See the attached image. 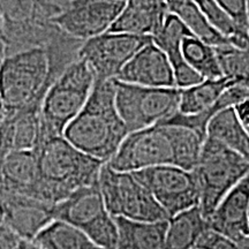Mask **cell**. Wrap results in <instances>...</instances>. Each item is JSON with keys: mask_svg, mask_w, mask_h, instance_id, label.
Wrapping results in <instances>:
<instances>
[{"mask_svg": "<svg viewBox=\"0 0 249 249\" xmlns=\"http://www.w3.org/2000/svg\"><path fill=\"white\" fill-rule=\"evenodd\" d=\"M247 18H248V29H249V0H247Z\"/></svg>", "mask_w": 249, "mask_h": 249, "instance_id": "cell-37", "label": "cell"}, {"mask_svg": "<svg viewBox=\"0 0 249 249\" xmlns=\"http://www.w3.org/2000/svg\"><path fill=\"white\" fill-rule=\"evenodd\" d=\"M82 43L61 35L46 45L8 54L0 67V97L7 111L42 105L50 86L79 59Z\"/></svg>", "mask_w": 249, "mask_h": 249, "instance_id": "cell-1", "label": "cell"}, {"mask_svg": "<svg viewBox=\"0 0 249 249\" xmlns=\"http://www.w3.org/2000/svg\"><path fill=\"white\" fill-rule=\"evenodd\" d=\"M240 246L242 247V249H249V234L246 236L244 240H242Z\"/></svg>", "mask_w": 249, "mask_h": 249, "instance_id": "cell-35", "label": "cell"}, {"mask_svg": "<svg viewBox=\"0 0 249 249\" xmlns=\"http://www.w3.org/2000/svg\"><path fill=\"white\" fill-rule=\"evenodd\" d=\"M124 4L118 0H70L51 22L64 35L85 42L110 30Z\"/></svg>", "mask_w": 249, "mask_h": 249, "instance_id": "cell-13", "label": "cell"}, {"mask_svg": "<svg viewBox=\"0 0 249 249\" xmlns=\"http://www.w3.org/2000/svg\"><path fill=\"white\" fill-rule=\"evenodd\" d=\"M40 200L53 205L86 186L98 183L104 161L92 157L64 135L42 138L35 149Z\"/></svg>", "mask_w": 249, "mask_h": 249, "instance_id": "cell-3", "label": "cell"}, {"mask_svg": "<svg viewBox=\"0 0 249 249\" xmlns=\"http://www.w3.org/2000/svg\"><path fill=\"white\" fill-rule=\"evenodd\" d=\"M209 223L198 205L174 214L167 220L165 249H195Z\"/></svg>", "mask_w": 249, "mask_h": 249, "instance_id": "cell-21", "label": "cell"}, {"mask_svg": "<svg viewBox=\"0 0 249 249\" xmlns=\"http://www.w3.org/2000/svg\"><path fill=\"white\" fill-rule=\"evenodd\" d=\"M195 249H242L239 242L229 236L208 229L201 235Z\"/></svg>", "mask_w": 249, "mask_h": 249, "instance_id": "cell-29", "label": "cell"}, {"mask_svg": "<svg viewBox=\"0 0 249 249\" xmlns=\"http://www.w3.org/2000/svg\"><path fill=\"white\" fill-rule=\"evenodd\" d=\"M192 171L200 193L198 207L208 219L224 196L249 172V160L207 136Z\"/></svg>", "mask_w": 249, "mask_h": 249, "instance_id": "cell-6", "label": "cell"}, {"mask_svg": "<svg viewBox=\"0 0 249 249\" xmlns=\"http://www.w3.org/2000/svg\"><path fill=\"white\" fill-rule=\"evenodd\" d=\"M169 13L165 0H127L108 31L152 37Z\"/></svg>", "mask_w": 249, "mask_h": 249, "instance_id": "cell-19", "label": "cell"}, {"mask_svg": "<svg viewBox=\"0 0 249 249\" xmlns=\"http://www.w3.org/2000/svg\"><path fill=\"white\" fill-rule=\"evenodd\" d=\"M223 76L239 80L249 73V49H241L232 44L214 46Z\"/></svg>", "mask_w": 249, "mask_h": 249, "instance_id": "cell-28", "label": "cell"}, {"mask_svg": "<svg viewBox=\"0 0 249 249\" xmlns=\"http://www.w3.org/2000/svg\"><path fill=\"white\" fill-rule=\"evenodd\" d=\"M98 186L112 217L136 222H160L170 218L133 172L117 171L105 163L99 174Z\"/></svg>", "mask_w": 249, "mask_h": 249, "instance_id": "cell-7", "label": "cell"}, {"mask_svg": "<svg viewBox=\"0 0 249 249\" xmlns=\"http://www.w3.org/2000/svg\"><path fill=\"white\" fill-rule=\"evenodd\" d=\"M40 107L7 111L0 124V158L11 151L37 148L40 141Z\"/></svg>", "mask_w": 249, "mask_h": 249, "instance_id": "cell-18", "label": "cell"}, {"mask_svg": "<svg viewBox=\"0 0 249 249\" xmlns=\"http://www.w3.org/2000/svg\"><path fill=\"white\" fill-rule=\"evenodd\" d=\"M181 52L183 60L194 68L204 80L223 77L214 46L191 35L183 39Z\"/></svg>", "mask_w": 249, "mask_h": 249, "instance_id": "cell-26", "label": "cell"}, {"mask_svg": "<svg viewBox=\"0 0 249 249\" xmlns=\"http://www.w3.org/2000/svg\"><path fill=\"white\" fill-rule=\"evenodd\" d=\"M208 138L214 139L249 160V133L236 116L234 107L217 112L207 127Z\"/></svg>", "mask_w": 249, "mask_h": 249, "instance_id": "cell-22", "label": "cell"}, {"mask_svg": "<svg viewBox=\"0 0 249 249\" xmlns=\"http://www.w3.org/2000/svg\"><path fill=\"white\" fill-rule=\"evenodd\" d=\"M116 104L114 79L95 80L92 91L64 136L71 144L107 163L128 135Z\"/></svg>", "mask_w": 249, "mask_h": 249, "instance_id": "cell-2", "label": "cell"}, {"mask_svg": "<svg viewBox=\"0 0 249 249\" xmlns=\"http://www.w3.org/2000/svg\"><path fill=\"white\" fill-rule=\"evenodd\" d=\"M33 242L42 249H102L80 229L59 219H52Z\"/></svg>", "mask_w": 249, "mask_h": 249, "instance_id": "cell-24", "label": "cell"}, {"mask_svg": "<svg viewBox=\"0 0 249 249\" xmlns=\"http://www.w3.org/2000/svg\"><path fill=\"white\" fill-rule=\"evenodd\" d=\"M0 36H4V26H2L1 15H0Z\"/></svg>", "mask_w": 249, "mask_h": 249, "instance_id": "cell-36", "label": "cell"}, {"mask_svg": "<svg viewBox=\"0 0 249 249\" xmlns=\"http://www.w3.org/2000/svg\"><path fill=\"white\" fill-rule=\"evenodd\" d=\"M6 114H7V108H6L4 102H2L1 97H0V124L4 121Z\"/></svg>", "mask_w": 249, "mask_h": 249, "instance_id": "cell-34", "label": "cell"}, {"mask_svg": "<svg viewBox=\"0 0 249 249\" xmlns=\"http://www.w3.org/2000/svg\"><path fill=\"white\" fill-rule=\"evenodd\" d=\"M52 217L77 227L102 249H116L118 227L111 216L98 183L77 189L53 204Z\"/></svg>", "mask_w": 249, "mask_h": 249, "instance_id": "cell-9", "label": "cell"}, {"mask_svg": "<svg viewBox=\"0 0 249 249\" xmlns=\"http://www.w3.org/2000/svg\"><path fill=\"white\" fill-rule=\"evenodd\" d=\"M22 239L0 223V249H17Z\"/></svg>", "mask_w": 249, "mask_h": 249, "instance_id": "cell-30", "label": "cell"}, {"mask_svg": "<svg viewBox=\"0 0 249 249\" xmlns=\"http://www.w3.org/2000/svg\"><path fill=\"white\" fill-rule=\"evenodd\" d=\"M17 249H42L39 248L38 246H36L35 244H34L33 241H28V240H21L20 245L18 246Z\"/></svg>", "mask_w": 249, "mask_h": 249, "instance_id": "cell-33", "label": "cell"}, {"mask_svg": "<svg viewBox=\"0 0 249 249\" xmlns=\"http://www.w3.org/2000/svg\"><path fill=\"white\" fill-rule=\"evenodd\" d=\"M118 227L116 249H165L167 220L136 222L114 217Z\"/></svg>", "mask_w": 249, "mask_h": 249, "instance_id": "cell-20", "label": "cell"}, {"mask_svg": "<svg viewBox=\"0 0 249 249\" xmlns=\"http://www.w3.org/2000/svg\"><path fill=\"white\" fill-rule=\"evenodd\" d=\"M0 188L9 194L42 201L35 150L11 151L0 158Z\"/></svg>", "mask_w": 249, "mask_h": 249, "instance_id": "cell-17", "label": "cell"}, {"mask_svg": "<svg viewBox=\"0 0 249 249\" xmlns=\"http://www.w3.org/2000/svg\"><path fill=\"white\" fill-rule=\"evenodd\" d=\"M234 111L239 120L241 121V124L249 133V97L242 101L240 104L235 105Z\"/></svg>", "mask_w": 249, "mask_h": 249, "instance_id": "cell-31", "label": "cell"}, {"mask_svg": "<svg viewBox=\"0 0 249 249\" xmlns=\"http://www.w3.org/2000/svg\"><path fill=\"white\" fill-rule=\"evenodd\" d=\"M231 83L232 79L223 76L219 79L204 80L198 85L182 89L178 112L182 114H198L213 110L217 113L214 105Z\"/></svg>", "mask_w": 249, "mask_h": 249, "instance_id": "cell-23", "label": "cell"}, {"mask_svg": "<svg viewBox=\"0 0 249 249\" xmlns=\"http://www.w3.org/2000/svg\"><path fill=\"white\" fill-rule=\"evenodd\" d=\"M107 163L112 169L123 172H136L161 165L179 166L176 127L160 123L129 133Z\"/></svg>", "mask_w": 249, "mask_h": 249, "instance_id": "cell-8", "label": "cell"}, {"mask_svg": "<svg viewBox=\"0 0 249 249\" xmlns=\"http://www.w3.org/2000/svg\"><path fill=\"white\" fill-rule=\"evenodd\" d=\"M53 205L28 196L0 194V223L21 239L33 241L42 229L53 219Z\"/></svg>", "mask_w": 249, "mask_h": 249, "instance_id": "cell-14", "label": "cell"}, {"mask_svg": "<svg viewBox=\"0 0 249 249\" xmlns=\"http://www.w3.org/2000/svg\"><path fill=\"white\" fill-rule=\"evenodd\" d=\"M70 0H0V15L4 26L7 55L46 45L60 33L51 18Z\"/></svg>", "mask_w": 249, "mask_h": 249, "instance_id": "cell-4", "label": "cell"}, {"mask_svg": "<svg viewBox=\"0 0 249 249\" xmlns=\"http://www.w3.org/2000/svg\"><path fill=\"white\" fill-rule=\"evenodd\" d=\"M6 57H7V44H6L4 36H0V67Z\"/></svg>", "mask_w": 249, "mask_h": 249, "instance_id": "cell-32", "label": "cell"}, {"mask_svg": "<svg viewBox=\"0 0 249 249\" xmlns=\"http://www.w3.org/2000/svg\"><path fill=\"white\" fill-rule=\"evenodd\" d=\"M167 8L170 13L178 15L193 35L203 42L213 46L231 44L230 39L211 26L194 0H171Z\"/></svg>", "mask_w": 249, "mask_h": 249, "instance_id": "cell-25", "label": "cell"}, {"mask_svg": "<svg viewBox=\"0 0 249 249\" xmlns=\"http://www.w3.org/2000/svg\"><path fill=\"white\" fill-rule=\"evenodd\" d=\"M193 34L182 22L181 18L178 15L169 13L165 18L163 26L151 38L152 42L169 57L174 70L186 62L182 57L181 46L183 39Z\"/></svg>", "mask_w": 249, "mask_h": 249, "instance_id": "cell-27", "label": "cell"}, {"mask_svg": "<svg viewBox=\"0 0 249 249\" xmlns=\"http://www.w3.org/2000/svg\"><path fill=\"white\" fill-rule=\"evenodd\" d=\"M208 223L209 229L239 244L249 234V172L224 196Z\"/></svg>", "mask_w": 249, "mask_h": 249, "instance_id": "cell-16", "label": "cell"}, {"mask_svg": "<svg viewBox=\"0 0 249 249\" xmlns=\"http://www.w3.org/2000/svg\"><path fill=\"white\" fill-rule=\"evenodd\" d=\"M95 85V75L83 59L71 62L46 91L40 107V139L64 135L80 113Z\"/></svg>", "mask_w": 249, "mask_h": 249, "instance_id": "cell-5", "label": "cell"}, {"mask_svg": "<svg viewBox=\"0 0 249 249\" xmlns=\"http://www.w3.org/2000/svg\"><path fill=\"white\" fill-rule=\"evenodd\" d=\"M152 38L123 33H107L85 40L79 58L87 62L95 80L116 79L133 55Z\"/></svg>", "mask_w": 249, "mask_h": 249, "instance_id": "cell-12", "label": "cell"}, {"mask_svg": "<svg viewBox=\"0 0 249 249\" xmlns=\"http://www.w3.org/2000/svg\"><path fill=\"white\" fill-rule=\"evenodd\" d=\"M133 173L147 187L169 217L198 205L200 193L192 170L161 165Z\"/></svg>", "mask_w": 249, "mask_h": 249, "instance_id": "cell-11", "label": "cell"}, {"mask_svg": "<svg viewBox=\"0 0 249 249\" xmlns=\"http://www.w3.org/2000/svg\"><path fill=\"white\" fill-rule=\"evenodd\" d=\"M118 1H124V2H126L127 0H118Z\"/></svg>", "mask_w": 249, "mask_h": 249, "instance_id": "cell-38", "label": "cell"}, {"mask_svg": "<svg viewBox=\"0 0 249 249\" xmlns=\"http://www.w3.org/2000/svg\"><path fill=\"white\" fill-rule=\"evenodd\" d=\"M117 80L152 88H173V67L169 57L154 42H149L124 65Z\"/></svg>", "mask_w": 249, "mask_h": 249, "instance_id": "cell-15", "label": "cell"}, {"mask_svg": "<svg viewBox=\"0 0 249 249\" xmlns=\"http://www.w3.org/2000/svg\"><path fill=\"white\" fill-rule=\"evenodd\" d=\"M116 104L129 133L170 119L179 110L180 92L176 88H152L114 79Z\"/></svg>", "mask_w": 249, "mask_h": 249, "instance_id": "cell-10", "label": "cell"}]
</instances>
